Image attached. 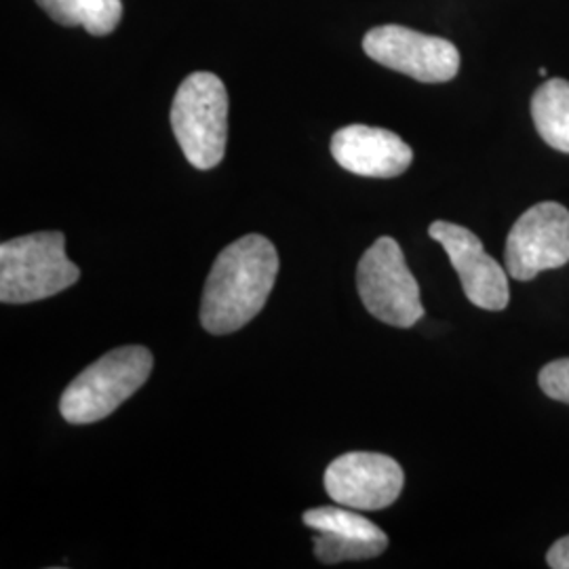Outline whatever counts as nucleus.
<instances>
[{"mask_svg":"<svg viewBox=\"0 0 569 569\" xmlns=\"http://www.w3.org/2000/svg\"><path fill=\"white\" fill-rule=\"evenodd\" d=\"M81 279L66 256L61 232H34L0 244V300L30 305L58 296Z\"/></svg>","mask_w":569,"mask_h":569,"instance_id":"obj_3","label":"nucleus"},{"mask_svg":"<svg viewBox=\"0 0 569 569\" xmlns=\"http://www.w3.org/2000/svg\"><path fill=\"white\" fill-rule=\"evenodd\" d=\"M569 262V211L563 204H533L510 228L505 266L512 279L531 281Z\"/></svg>","mask_w":569,"mask_h":569,"instance_id":"obj_6","label":"nucleus"},{"mask_svg":"<svg viewBox=\"0 0 569 569\" xmlns=\"http://www.w3.org/2000/svg\"><path fill=\"white\" fill-rule=\"evenodd\" d=\"M173 136L188 163L209 171L222 163L228 140V93L211 72H194L180 84L171 106Z\"/></svg>","mask_w":569,"mask_h":569,"instance_id":"obj_4","label":"nucleus"},{"mask_svg":"<svg viewBox=\"0 0 569 569\" xmlns=\"http://www.w3.org/2000/svg\"><path fill=\"white\" fill-rule=\"evenodd\" d=\"M42 11L60 26H81L93 37L117 30L122 18L121 0H37Z\"/></svg>","mask_w":569,"mask_h":569,"instance_id":"obj_13","label":"nucleus"},{"mask_svg":"<svg viewBox=\"0 0 569 569\" xmlns=\"http://www.w3.org/2000/svg\"><path fill=\"white\" fill-rule=\"evenodd\" d=\"M279 253L262 234L228 244L207 277L201 326L213 336L234 333L256 319L279 274Z\"/></svg>","mask_w":569,"mask_h":569,"instance_id":"obj_1","label":"nucleus"},{"mask_svg":"<svg viewBox=\"0 0 569 569\" xmlns=\"http://www.w3.org/2000/svg\"><path fill=\"white\" fill-rule=\"evenodd\" d=\"M428 234L443 244L449 262L460 277L465 296L477 308L505 310L509 306V277L505 268L486 253L481 239L465 226L437 220Z\"/></svg>","mask_w":569,"mask_h":569,"instance_id":"obj_9","label":"nucleus"},{"mask_svg":"<svg viewBox=\"0 0 569 569\" xmlns=\"http://www.w3.org/2000/svg\"><path fill=\"white\" fill-rule=\"evenodd\" d=\"M357 289L367 312L387 326L409 329L425 317L418 281L390 237H380L359 260Z\"/></svg>","mask_w":569,"mask_h":569,"instance_id":"obj_5","label":"nucleus"},{"mask_svg":"<svg viewBox=\"0 0 569 569\" xmlns=\"http://www.w3.org/2000/svg\"><path fill=\"white\" fill-rule=\"evenodd\" d=\"M531 119L550 148L569 154V82H545L531 98Z\"/></svg>","mask_w":569,"mask_h":569,"instance_id":"obj_12","label":"nucleus"},{"mask_svg":"<svg viewBox=\"0 0 569 569\" xmlns=\"http://www.w3.org/2000/svg\"><path fill=\"white\" fill-rule=\"evenodd\" d=\"M331 154L348 173L385 180L406 173L413 161V150L397 133L367 124H350L336 131Z\"/></svg>","mask_w":569,"mask_h":569,"instance_id":"obj_11","label":"nucleus"},{"mask_svg":"<svg viewBox=\"0 0 569 569\" xmlns=\"http://www.w3.org/2000/svg\"><path fill=\"white\" fill-rule=\"evenodd\" d=\"M538 385L549 399L569 406V357L557 359L549 366L542 367L538 376Z\"/></svg>","mask_w":569,"mask_h":569,"instance_id":"obj_14","label":"nucleus"},{"mask_svg":"<svg viewBox=\"0 0 569 569\" xmlns=\"http://www.w3.org/2000/svg\"><path fill=\"white\" fill-rule=\"evenodd\" d=\"M363 51L385 68L420 82H448L460 70V53L453 42L409 30L406 26H380L369 30Z\"/></svg>","mask_w":569,"mask_h":569,"instance_id":"obj_7","label":"nucleus"},{"mask_svg":"<svg viewBox=\"0 0 569 569\" xmlns=\"http://www.w3.org/2000/svg\"><path fill=\"white\" fill-rule=\"evenodd\" d=\"M406 475L397 460L373 451H350L326 470L329 498L352 510H382L397 502Z\"/></svg>","mask_w":569,"mask_h":569,"instance_id":"obj_8","label":"nucleus"},{"mask_svg":"<svg viewBox=\"0 0 569 569\" xmlns=\"http://www.w3.org/2000/svg\"><path fill=\"white\" fill-rule=\"evenodd\" d=\"M547 563L552 569H569V536L557 540L549 552H547Z\"/></svg>","mask_w":569,"mask_h":569,"instance_id":"obj_15","label":"nucleus"},{"mask_svg":"<svg viewBox=\"0 0 569 569\" xmlns=\"http://www.w3.org/2000/svg\"><path fill=\"white\" fill-rule=\"evenodd\" d=\"M152 366L154 357L143 346H121L106 352L63 390L61 418L70 425L108 418L148 382Z\"/></svg>","mask_w":569,"mask_h":569,"instance_id":"obj_2","label":"nucleus"},{"mask_svg":"<svg viewBox=\"0 0 569 569\" xmlns=\"http://www.w3.org/2000/svg\"><path fill=\"white\" fill-rule=\"evenodd\" d=\"M306 528L315 529V555L326 566L366 561L388 549V536L363 515L336 507L306 510Z\"/></svg>","mask_w":569,"mask_h":569,"instance_id":"obj_10","label":"nucleus"}]
</instances>
